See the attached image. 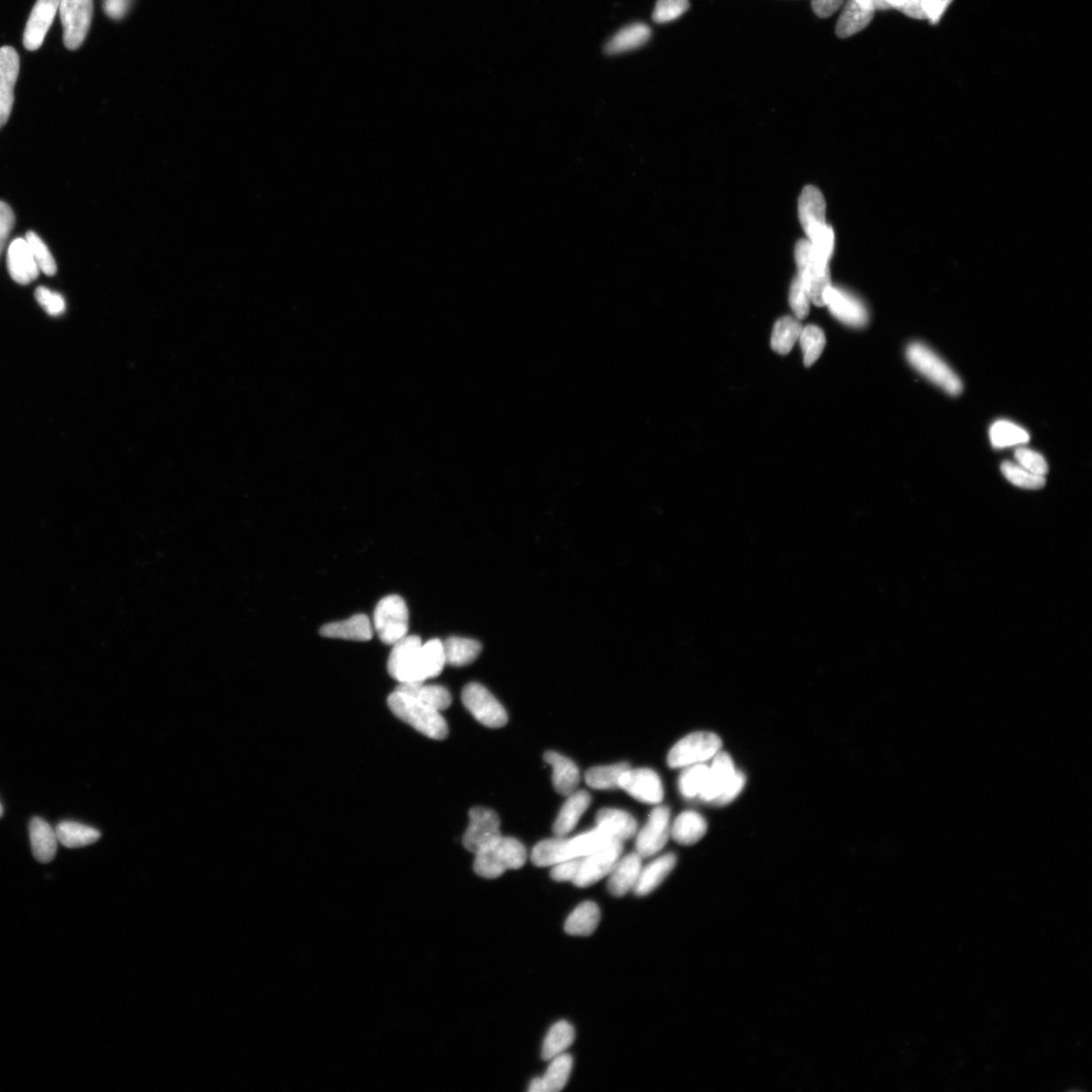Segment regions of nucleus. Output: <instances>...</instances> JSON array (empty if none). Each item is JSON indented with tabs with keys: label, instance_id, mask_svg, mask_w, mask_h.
<instances>
[{
	"label": "nucleus",
	"instance_id": "nucleus-26",
	"mask_svg": "<svg viewBox=\"0 0 1092 1092\" xmlns=\"http://www.w3.org/2000/svg\"><path fill=\"white\" fill-rule=\"evenodd\" d=\"M320 633L325 638L356 641H368L374 635L370 620L364 614H358L349 619L326 624L321 628Z\"/></svg>",
	"mask_w": 1092,
	"mask_h": 1092
},
{
	"label": "nucleus",
	"instance_id": "nucleus-43",
	"mask_svg": "<svg viewBox=\"0 0 1092 1092\" xmlns=\"http://www.w3.org/2000/svg\"><path fill=\"white\" fill-rule=\"evenodd\" d=\"M709 767L701 763H695L685 767L679 779V789L684 797L694 798L701 794L706 779H708Z\"/></svg>",
	"mask_w": 1092,
	"mask_h": 1092
},
{
	"label": "nucleus",
	"instance_id": "nucleus-21",
	"mask_svg": "<svg viewBox=\"0 0 1092 1092\" xmlns=\"http://www.w3.org/2000/svg\"><path fill=\"white\" fill-rule=\"evenodd\" d=\"M596 825L607 836L623 841L638 833V823L630 813L616 809H603L597 812Z\"/></svg>",
	"mask_w": 1092,
	"mask_h": 1092
},
{
	"label": "nucleus",
	"instance_id": "nucleus-20",
	"mask_svg": "<svg viewBox=\"0 0 1092 1092\" xmlns=\"http://www.w3.org/2000/svg\"><path fill=\"white\" fill-rule=\"evenodd\" d=\"M735 770L732 756L724 752H719L713 756L709 767L708 779L701 792V798L706 802H713L722 794L728 782L732 779Z\"/></svg>",
	"mask_w": 1092,
	"mask_h": 1092
},
{
	"label": "nucleus",
	"instance_id": "nucleus-13",
	"mask_svg": "<svg viewBox=\"0 0 1092 1092\" xmlns=\"http://www.w3.org/2000/svg\"><path fill=\"white\" fill-rule=\"evenodd\" d=\"M619 788L647 804H659L663 799L661 778L651 769H628L620 778Z\"/></svg>",
	"mask_w": 1092,
	"mask_h": 1092
},
{
	"label": "nucleus",
	"instance_id": "nucleus-5",
	"mask_svg": "<svg viewBox=\"0 0 1092 1092\" xmlns=\"http://www.w3.org/2000/svg\"><path fill=\"white\" fill-rule=\"evenodd\" d=\"M798 275L802 278L810 302L818 306H825V297L832 287L829 264L815 259L809 240L799 241L795 247Z\"/></svg>",
	"mask_w": 1092,
	"mask_h": 1092
},
{
	"label": "nucleus",
	"instance_id": "nucleus-57",
	"mask_svg": "<svg viewBox=\"0 0 1092 1092\" xmlns=\"http://www.w3.org/2000/svg\"><path fill=\"white\" fill-rule=\"evenodd\" d=\"M3 812H4L3 805L2 803H0V817L3 816Z\"/></svg>",
	"mask_w": 1092,
	"mask_h": 1092
},
{
	"label": "nucleus",
	"instance_id": "nucleus-16",
	"mask_svg": "<svg viewBox=\"0 0 1092 1092\" xmlns=\"http://www.w3.org/2000/svg\"><path fill=\"white\" fill-rule=\"evenodd\" d=\"M825 306L840 322L852 327H863L868 322L866 306L848 292L832 287L825 297Z\"/></svg>",
	"mask_w": 1092,
	"mask_h": 1092
},
{
	"label": "nucleus",
	"instance_id": "nucleus-46",
	"mask_svg": "<svg viewBox=\"0 0 1092 1092\" xmlns=\"http://www.w3.org/2000/svg\"><path fill=\"white\" fill-rule=\"evenodd\" d=\"M689 0H658L653 13L656 24H667L679 19L689 10Z\"/></svg>",
	"mask_w": 1092,
	"mask_h": 1092
},
{
	"label": "nucleus",
	"instance_id": "nucleus-25",
	"mask_svg": "<svg viewBox=\"0 0 1092 1092\" xmlns=\"http://www.w3.org/2000/svg\"><path fill=\"white\" fill-rule=\"evenodd\" d=\"M30 840L35 858L41 863H49L54 859L58 848L59 840L56 829L46 820L35 817L30 824Z\"/></svg>",
	"mask_w": 1092,
	"mask_h": 1092
},
{
	"label": "nucleus",
	"instance_id": "nucleus-23",
	"mask_svg": "<svg viewBox=\"0 0 1092 1092\" xmlns=\"http://www.w3.org/2000/svg\"><path fill=\"white\" fill-rule=\"evenodd\" d=\"M592 798L587 791H575L568 796L567 802L556 817L553 826L555 837H567L572 832L584 813L589 809Z\"/></svg>",
	"mask_w": 1092,
	"mask_h": 1092
},
{
	"label": "nucleus",
	"instance_id": "nucleus-32",
	"mask_svg": "<svg viewBox=\"0 0 1092 1092\" xmlns=\"http://www.w3.org/2000/svg\"><path fill=\"white\" fill-rule=\"evenodd\" d=\"M569 859L573 858L570 856L566 837L541 840L533 848L531 853V861L538 867H552Z\"/></svg>",
	"mask_w": 1092,
	"mask_h": 1092
},
{
	"label": "nucleus",
	"instance_id": "nucleus-9",
	"mask_svg": "<svg viewBox=\"0 0 1092 1092\" xmlns=\"http://www.w3.org/2000/svg\"><path fill=\"white\" fill-rule=\"evenodd\" d=\"M463 705L477 722L490 728L503 727L508 715L496 697L479 683H469L462 690Z\"/></svg>",
	"mask_w": 1092,
	"mask_h": 1092
},
{
	"label": "nucleus",
	"instance_id": "nucleus-14",
	"mask_svg": "<svg viewBox=\"0 0 1092 1092\" xmlns=\"http://www.w3.org/2000/svg\"><path fill=\"white\" fill-rule=\"evenodd\" d=\"M19 56L16 49L0 48V128L9 120L14 103V87L19 74Z\"/></svg>",
	"mask_w": 1092,
	"mask_h": 1092
},
{
	"label": "nucleus",
	"instance_id": "nucleus-51",
	"mask_svg": "<svg viewBox=\"0 0 1092 1092\" xmlns=\"http://www.w3.org/2000/svg\"><path fill=\"white\" fill-rule=\"evenodd\" d=\"M581 858L560 862L552 866L551 877L558 882H572L580 867Z\"/></svg>",
	"mask_w": 1092,
	"mask_h": 1092
},
{
	"label": "nucleus",
	"instance_id": "nucleus-3",
	"mask_svg": "<svg viewBox=\"0 0 1092 1092\" xmlns=\"http://www.w3.org/2000/svg\"><path fill=\"white\" fill-rule=\"evenodd\" d=\"M422 646V639L417 635H406L392 645L388 670L399 684L426 682L431 679Z\"/></svg>",
	"mask_w": 1092,
	"mask_h": 1092
},
{
	"label": "nucleus",
	"instance_id": "nucleus-10",
	"mask_svg": "<svg viewBox=\"0 0 1092 1092\" xmlns=\"http://www.w3.org/2000/svg\"><path fill=\"white\" fill-rule=\"evenodd\" d=\"M623 852V841L612 840L595 853L582 856L573 884L586 888L608 876Z\"/></svg>",
	"mask_w": 1092,
	"mask_h": 1092
},
{
	"label": "nucleus",
	"instance_id": "nucleus-42",
	"mask_svg": "<svg viewBox=\"0 0 1092 1092\" xmlns=\"http://www.w3.org/2000/svg\"><path fill=\"white\" fill-rule=\"evenodd\" d=\"M1002 473L1012 484L1018 488L1026 490H1039L1045 487V476L1034 475L1012 461H1004L1002 465Z\"/></svg>",
	"mask_w": 1092,
	"mask_h": 1092
},
{
	"label": "nucleus",
	"instance_id": "nucleus-22",
	"mask_svg": "<svg viewBox=\"0 0 1092 1092\" xmlns=\"http://www.w3.org/2000/svg\"><path fill=\"white\" fill-rule=\"evenodd\" d=\"M544 759L554 768L553 784L559 794L569 796L579 786L581 775L576 763L556 752H546Z\"/></svg>",
	"mask_w": 1092,
	"mask_h": 1092
},
{
	"label": "nucleus",
	"instance_id": "nucleus-7",
	"mask_svg": "<svg viewBox=\"0 0 1092 1092\" xmlns=\"http://www.w3.org/2000/svg\"><path fill=\"white\" fill-rule=\"evenodd\" d=\"M723 747L717 734L699 732L687 735L670 749L668 755L670 768H685L712 759Z\"/></svg>",
	"mask_w": 1092,
	"mask_h": 1092
},
{
	"label": "nucleus",
	"instance_id": "nucleus-11",
	"mask_svg": "<svg viewBox=\"0 0 1092 1092\" xmlns=\"http://www.w3.org/2000/svg\"><path fill=\"white\" fill-rule=\"evenodd\" d=\"M637 834L635 848L642 859L651 858L662 851L670 836V811L668 806L655 808L646 825Z\"/></svg>",
	"mask_w": 1092,
	"mask_h": 1092
},
{
	"label": "nucleus",
	"instance_id": "nucleus-40",
	"mask_svg": "<svg viewBox=\"0 0 1092 1092\" xmlns=\"http://www.w3.org/2000/svg\"><path fill=\"white\" fill-rule=\"evenodd\" d=\"M631 768L630 763H619L616 765L594 767L585 775L590 787L598 790L619 788V780L625 771Z\"/></svg>",
	"mask_w": 1092,
	"mask_h": 1092
},
{
	"label": "nucleus",
	"instance_id": "nucleus-12",
	"mask_svg": "<svg viewBox=\"0 0 1092 1092\" xmlns=\"http://www.w3.org/2000/svg\"><path fill=\"white\" fill-rule=\"evenodd\" d=\"M469 825L463 834L462 845L474 855L500 836V818L494 810L474 808L469 810Z\"/></svg>",
	"mask_w": 1092,
	"mask_h": 1092
},
{
	"label": "nucleus",
	"instance_id": "nucleus-49",
	"mask_svg": "<svg viewBox=\"0 0 1092 1092\" xmlns=\"http://www.w3.org/2000/svg\"><path fill=\"white\" fill-rule=\"evenodd\" d=\"M35 298L50 316H61L66 310V299L58 292L45 287H39L35 290Z\"/></svg>",
	"mask_w": 1092,
	"mask_h": 1092
},
{
	"label": "nucleus",
	"instance_id": "nucleus-31",
	"mask_svg": "<svg viewBox=\"0 0 1092 1092\" xmlns=\"http://www.w3.org/2000/svg\"><path fill=\"white\" fill-rule=\"evenodd\" d=\"M874 14V11L866 9L856 0H848L838 20L836 27L838 37L845 39L863 31L872 21Z\"/></svg>",
	"mask_w": 1092,
	"mask_h": 1092
},
{
	"label": "nucleus",
	"instance_id": "nucleus-54",
	"mask_svg": "<svg viewBox=\"0 0 1092 1092\" xmlns=\"http://www.w3.org/2000/svg\"><path fill=\"white\" fill-rule=\"evenodd\" d=\"M843 3L844 0H812L811 5L817 17L826 19L837 12Z\"/></svg>",
	"mask_w": 1092,
	"mask_h": 1092
},
{
	"label": "nucleus",
	"instance_id": "nucleus-44",
	"mask_svg": "<svg viewBox=\"0 0 1092 1092\" xmlns=\"http://www.w3.org/2000/svg\"><path fill=\"white\" fill-rule=\"evenodd\" d=\"M26 240L31 248L35 261L37 262L40 271L49 276L55 275L57 273V264L44 241L32 231L26 234Z\"/></svg>",
	"mask_w": 1092,
	"mask_h": 1092
},
{
	"label": "nucleus",
	"instance_id": "nucleus-2",
	"mask_svg": "<svg viewBox=\"0 0 1092 1092\" xmlns=\"http://www.w3.org/2000/svg\"><path fill=\"white\" fill-rule=\"evenodd\" d=\"M527 851L516 839L500 836L475 854L474 870L484 879H496L507 870H517L524 866Z\"/></svg>",
	"mask_w": 1092,
	"mask_h": 1092
},
{
	"label": "nucleus",
	"instance_id": "nucleus-24",
	"mask_svg": "<svg viewBox=\"0 0 1092 1092\" xmlns=\"http://www.w3.org/2000/svg\"><path fill=\"white\" fill-rule=\"evenodd\" d=\"M676 864L677 856L670 853L661 856L660 858L649 863L646 868H642L640 871L638 882L632 890L634 895L637 896H646L652 894L672 872Z\"/></svg>",
	"mask_w": 1092,
	"mask_h": 1092
},
{
	"label": "nucleus",
	"instance_id": "nucleus-52",
	"mask_svg": "<svg viewBox=\"0 0 1092 1092\" xmlns=\"http://www.w3.org/2000/svg\"><path fill=\"white\" fill-rule=\"evenodd\" d=\"M14 221H16V217H14L11 206L0 201V255H2L6 241L10 237L14 226Z\"/></svg>",
	"mask_w": 1092,
	"mask_h": 1092
},
{
	"label": "nucleus",
	"instance_id": "nucleus-30",
	"mask_svg": "<svg viewBox=\"0 0 1092 1092\" xmlns=\"http://www.w3.org/2000/svg\"><path fill=\"white\" fill-rule=\"evenodd\" d=\"M397 689L439 712L447 709L453 702L451 692L439 685H427L425 682L399 684Z\"/></svg>",
	"mask_w": 1092,
	"mask_h": 1092
},
{
	"label": "nucleus",
	"instance_id": "nucleus-50",
	"mask_svg": "<svg viewBox=\"0 0 1092 1092\" xmlns=\"http://www.w3.org/2000/svg\"><path fill=\"white\" fill-rule=\"evenodd\" d=\"M745 785H746L745 774L740 772V771H737V772H735L734 776L732 777V779L730 782H728L725 788L723 790L722 794H720L719 796L716 799V801L713 802L712 803L718 805V806H724V805H727L728 803L732 802L734 799L737 798L740 794V792L742 791V789L745 788Z\"/></svg>",
	"mask_w": 1092,
	"mask_h": 1092
},
{
	"label": "nucleus",
	"instance_id": "nucleus-55",
	"mask_svg": "<svg viewBox=\"0 0 1092 1092\" xmlns=\"http://www.w3.org/2000/svg\"><path fill=\"white\" fill-rule=\"evenodd\" d=\"M856 2L860 5L866 7V9L872 10L874 12L887 11L890 9L887 0H856Z\"/></svg>",
	"mask_w": 1092,
	"mask_h": 1092
},
{
	"label": "nucleus",
	"instance_id": "nucleus-6",
	"mask_svg": "<svg viewBox=\"0 0 1092 1092\" xmlns=\"http://www.w3.org/2000/svg\"><path fill=\"white\" fill-rule=\"evenodd\" d=\"M374 625L378 638L387 645L408 635L409 610L404 599L398 595L383 598L376 607Z\"/></svg>",
	"mask_w": 1092,
	"mask_h": 1092
},
{
	"label": "nucleus",
	"instance_id": "nucleus-38",
	"mask_svg": "<svg viewBox=\"0 0 1092 1092\" xmlns=\"http://www.w3.org/2000/svg\"><path fill=\"white\" fill-rule=\"evenodd\" d=\"M546 1073L541 1077L546 1092H559L565 1088L572 1073V1056L562 1053L551 1060Z\"/></svg>",
	"mask_w": 1092,
	"mask_h": 1092
},
{
	"label": "nucleus",
	"instance_id": "nucleus-35",
	"mask_svg": "<svg viewBox=\"0 0 1092 1092\" xmlns=\"http://www.w3.org/2000/svg\"><path fill=\"white\" fill-rule=\"evenodd\" d=\"M575 1038L574 1026L567 1020H561L554 1024L546 1034L544 1047H542V1058L552 1060L556 1056L565 1053L567 1049L574 1043Z\"/></svg>",
	"mask_w": 1092,
	"mask_h": 1092
},
{
	"label": "nucleus",
	"instance_id": "nucleus-48",
	"mask_svg": "<svg viewBox=\"0 0 1092 1092\" xmlns=\"http://www.w3.org/2000/svg\"><path fill=\"white\" fill-rule=\"evenodd\" d=\"M1018 465L1030 470L1031 473L1045 476L1049 472L1048 463L1043 455L1030 448L1018 447L1015 452Z\"/></svg>",
	"mask_w": 1092,
	"mask_h": 1092
},
{
	"label": "nucleus",
	"instance_id": "nucleus-37",
	"mask_svg": "<svg viewBox=\"0 0 1092 1092\" xmlns=\"http://www.w3.org/2000/svg\"><path fill=\"white\" fill-rule=\"evenodd\" d=\"M802 329L803 327L797 318L784 317L778 320L771 338L773 351L782 355L788 354L801 337Z\"/></svg>",
	"mask_w": 1092,
	"mask_h": 1092
},
{
	"label": "nucleus",
	"instance_id": "nucleus-15",
	"mask_svg": "<svg viewBox=\"0 0 1092 1092\" xmlns=\"http://www.w3.org/2000/svg\"><path fill=\"white\" fill-rule=\"evenodd\" d=\"M61 0H37L27 19L24 33V46L35 51L43 45L59 10Z\"/></svg>",
	"mask_w": 1092,
	"mask_h": 1092
},
{
	"label": "nucleus",
	"instance_id": "nucleus-28",
	"mask_svg": "<svg viewBox=\"0 0 1092 1092\" xmlns=\"http://www.w3.org/2000/svg\"><path fill=\"white\" fill-rule=\"evenodd\" d=\"M708 832L705 818L695 811H685L670 826V836L678 844L691 846L698 843Z\"/></svg>",
	"mask_w": 1092,
	"mask_h": 1092
},
{
	"label": "nucleus",
	"instance_id": "nucleus-34",
	"mask_svg": "<svg viewBox=\"0 0 1092 1092\" xmlns=\"http://www.w3.org/2000/svg\"><path fill=\"white\" fill-rule=\"evenodd\" d=\"M59 844L69 848L87 847L95 844L101 838L95 827L76 822H62L56 827Z\"/></svg>",
	"mask_w": 1092,
	"mask_h": 1092
},
{
	"label": "nucleus",
	"instance_id": "nucleus-8",
	"mask_svg": "<svg viewBox=\"0 0 1092 1092\" xmlns=\"http://www.w3.org/2000/svg\"><path fill=\"white\" fill-rule=\"evenodd\" d=\"M59 12L64 45L74 51L88 37L94 16V0H61Z\"/></svg>",
	"mask_w": 1092,
	"mask_h": 1092
},
{
	"label": "nucleus",
	"instance_id": "nucleus-18",
	"mask_svg": "<svg viewBox=\"0 0 1092 1092\" xmlns=\"http://www.w3.org/2000/svg\"><path fill=\"white\" fill-rule=\"evenodd\" d=\"M825 197L815 187H806L799 197V220L808 237L810 238L826 226Z\"/></svg>",
	"mask_w": 1092,
	"mask_h": 1092
},
{
	"label": "nucleus",
	"instance_id": "nucleus-56",
	"mask_svg": "<svg viewBox=\"0 0 1092 1092\" xmlns=\"http://www.w3.org/2000/svg\"><path fill=\"white\" fill-rule=\"evenodd\" d=\"M528 1090H530L531 1092H546L544 1083H542V1080H541V1077H535V1079H533L532 1081L531 1082L530 1089Z\"/></svg>",
	"mask_w": 1092,
	"mask_h": 1092
},
{
	"label": "nucleus",
	"instance_id": "nucleus-36",
	"mask_svg": "<svg viewBox=\"0 0 1092 1092\" xmlns=\"http://www.w3.org/2000/svg\"><path fill=\"white\" fill-rule=\"evenodd\" d=\"M992 446L996 449L1024 445L1030 441V434L1011 421L999 420L989 430Z\"/></svg>",
	"mask_w": 1092,
	"mask_h": 1092
},
{
	"label": "nucleus",
	"instance_id": "nucleus-53",
	"mask_svg": "<svg viewBox=\"0 0 1092 1092\" xmlns=\"http://www.w3.org/2000/svg\"><path fill=\"white\" fill-rule=\"evenodd\" d=\"M133 0H104V10L112 19H123L130 10Z\"/></svg>",
	"mask_w": 1092,
	"mask_h": 1092
},
{
	"label": "nucleus",
	"instance_id": "nucleus-1",
	"mask_svg": "<svg viewBox=\"0 0 1092 1092\" xmlns=\"http://www.w3.org/2000/svg\"><path fill=\"white\" fill-rule=\"evenodd\" d=\"M388 705L394 715L408 724L425 737L442 740L448 735V725L441 713L416 698L396 689L388 698Z\"/></svg>",
	"mask_w": 1092,
	"mask_h": 1092
},
{
	"label": "nucleus",
	"instance_id": "nucleus-27",
	"mask_svg": "<svg viewBox=\"0 0 1092 1092\" xmlns=\"http://www.w3.org/2000/svg\"><path fill=\"white\" fill-rule=\"evenodd\" d=\"M601 910L593 902H585L570 912L566 920L565 931L570 936L589 937L600 923Z\"/></svg>",
	"mask_w": 1092,
	"mask_h": 1092
},
{
	"label": "nucleus",
	"instance_id": "nucleus-47",
	"mask_svg": "<svg viewBox=\"0 0 1092 1092\" xmlns=\"http://www.w3.org/2000/svg\"><path fill=\"white\" fill-rule=\"evenodd\" d=\"M789 303L798 320L806 318L809 313L810 298L802 278L797 275L791 283Z\"/></svg>",
	"mask_w": 1092,
	"mask_h": 1092
},
{
	"label": "nucleus",
	"instance_id": "nucleus-39",
	"mask_svg": "<svg viewBox=\"0 0 1092 1092\" xmlns=\"http://www.w3.org/2000/svg\"><path fill=\"white\" fill-rule=\"evenodd\" d=\"M613 840L609 836L595 827L586 833L577 834V837L568 839L569 854L572 858H582V856L595 853L598 849L608 845Z\"/></svg>",
	"mask_w": 1092,
	"mask_h": 1092
},
{
	"label": "nucleus",
	"instance_id": "nucleus-45",
	"mask_svg": "<svg viewBox=\"0 0 1092 1092\" xmlns=\"http://www.w3.org/2000/svg\"><path fill=\"white\" fill-rule=\"evenodd\" d=\"M808 240L810 243L811 252L815 259L822 263L829 264L834 245V235L832 228L826 225L823 229L812 235Z\"/></svg>",
	"mask_w": 1092,
	"mask_h": 1092
},
{
	"label": "nucleus",
	"instance_id": "nucleus-33",
	"mask_svg": "<svg viewBox=\"0 0 1092 1092\" xmlns=\"http://www.w3.org/2000/svg\"><path fill=\"white\" fill-rule=\"evenodd\" d=\"M444 647L446 663L453 667L469 665L482 652L479 641L460 637L447 639L444 641Z\"/></svg>",
	"mask_w": 1092,
	"mask_h": 1092
},
{
	"label": "nucleus",
	"instance_id": "nucleus-17",
	"mask_svg": "<svg viewBox=\"0 0 1092 1092\" xmlns=\"http://www.w3.org/2000/svg\"><path fill=\"white\" fill-rule=\"evenodd\" d=\"M7 269L12 280L19 284H28L37 280L40 269L26 239L12 242L7 252Z\"/></svg>",
	"mask_w": 1092,
	"mask_h": 1092
},
{
	"label": "nucleus",
	"instance_id": "nucleus-4",
	"mask_svg": "<svg viewBox=\"0 0 1092 1092\" xmlns=\"http://www.w3.org/2000/svg\"><path fill=\"white\" fill-rule=\"evenodd\" d=\"M906 359L919 374L944 390L949 395L961 394L963 385L959 376L931 348L918 342H913L906 349Z\"/></svg>",
	"mask_w": 1092,
	"mask_h": 1092
},
{
	"label": "nucleus",
	"instance_id": "nucleus-41",
	"mask_svg": "<svg viewBox=\"0 0 1092 1092\" xmlns=\"http://www.w3.org/2000/svg\"><path fill=\"white\" fill-rule=\"evenodd\" d=\"M799 341H801L803 352L805 367L809 368L824 352L826 344L825 333L820 328L809 325L803 328Z\"/></svg>",
	"mask_w": 1092,
	"mask_h": 1092
},
{
	"label": "nucleus",
	"instance_id": "nucleus-19",
	"mask_svg": "<svg viewBox=\"0 0 1092 1092\" xmlns=\"http://www.w3.org/2000/svg\"><path fill=\"white\" fill-rule=\"evenodd\" d=\"M641 869L642 858L638 853L628 854L620 858L609 874L610 894L616 897H623L633 890Z\"/></svg>",
	"mask_w": 1092,
	"mask_h": 1092
},
{
	"label": "nucleus",
	"instance_id": "nucleus-29",
	"mask_svg": "<svg viewBox=\"0 0 1092 1092\" xmlns=\"http://www.w3.org/2000/svg\"><path fill=\"white\" fill-rule=\"evenodd\" d=\"M651 27L645 24H633L620 30L607 43L605 51L609 55H616L632 51L644 46L651 38Z\"/></svg>",
	"mask_w": 1092,
	"mask_h": 1092
}]
</instances>
